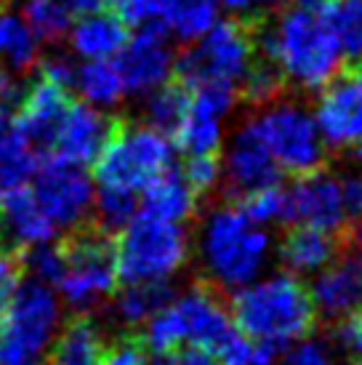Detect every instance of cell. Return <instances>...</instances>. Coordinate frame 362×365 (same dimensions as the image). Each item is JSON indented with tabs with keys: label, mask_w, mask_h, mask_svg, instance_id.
I'll return each instance as SVG.
<instances>
[{
	"label": "cell",
	"mask_w": 362,
	"mask_h": 365,
	"mask_svg": "<svg viewBox=\"0 0 362 365\" xmlns=\"http://www.w3.org/2000/svg\"><path fill=\"white\" fill-rule=\"evenodd\" d=\"M256 46L277 64L285 83L296 88L314 91L341 72L343 51L322 11L293 6L274 21L259 16Z\"/></svg>",
	"instance_id": "cell-1"
},
{
	"label": "cell",
	"mask_w": 362,
	"mask_h": 365,
	"mask_svg": "<svg viewBox=\"0 0 362 365\" xmlns=\"http://www.w3.org/2000/svg\"><path fill=\"white\" fill-rule=\"evenodd\" d=\"M232 294V320L253 341L285 349L312 334V296L296 274L264 272Z\"/></svg>",
	"instance_id": "cell-2"
},
{
	"label": "cell",
	"mask_w": 362,
	"mask_h": 365,
	"mask_svg": "<svg viewBox=\"0 0 362 365\" xmlns=\"http://www.w3.org/2000/svg\"><path fill=\"white\" fill-rule=\"evenodd\" d=\"M272 254L269 230L251 222L237 205H219L202 219L197 235L200 267L224 291H237L267 272Z\"/></svg>",
	"instance_id": "cell-3"
},
{
	"label": "cell",
	"mask_w": 362,
	"mask_h": 365,
	"mask_svg": "<svg viewBox=\"0 0 362 365\" xmlns=\"http://www.w3.org/2000/svg\"><path fill=\"white\" fill-rule=\"evenodd\" d=\"M144 325L141 341L152 357H168L179 349H205L213 355L216 346L234 331L229 309L202 285L173 294L171 302Z\"/></svg>",
	"instance_id": "cell-4"
},
{
	"label": "cell",
	"mask_w": 362,
	"mask_h": 365,
	"mask_svg": "<svg viewBox=\"0 0 362 365\" xmlns=\"http://www.w3.org/2000/svg\"><path fill=\"white\" fill-rule=\"evenodd\" d=\"M190 259L184 224L165 222L136 211L115 240V264L120 283H168Z\"/></svg>",
	"instance_id": "cell-5"
},
{
	"label": "cell",
	"mask_w": 362,
	"mask_h": 365,
	"mask_svg": "<svg viewBox=\"0 0 362 365\" xmlns=\"http://www.w3.org/2000/svg\"><path fill=\"white\" fill-rule=\"evenodd\" d=\"M64 259V277L59 280L61 296L67 304L88 312L118 291V264H115V240L93 219L70 227L56 243Z\"/></svg>",
	"instance_id": "cell-6"
},
{
	"label": "cell",
	"mask_w": 362,
	"mask_h": 365,
	"mask_svg": "<svg viewBox=\"0 0 362 365\" xmlns=\"http://www.w3.org/2000/svg\"><path fill=\"white\" fill-rule=\"evenodd\" d=\"M256 30L259 16L216 21L202 38H197V46L187 48L176 59V81L190 91L205 83L234 86L240 91L242 78L256 56Z\"/></svg>",
	"instance_id": "cell-7"
},
{
	"label": "cell",
	"mask_w": 362,
	"mask_h": 365,
	"mask_svg": "<svg viewBox=\"0 0 362 365\" xmlns=\"http://www.w3.org/2000/svg\"><path fill=\"white\" fill-rule=\"evenodd\" d=\"M171 163L173 142L165 133L120 120L115 136L93 163V176L99 187L139 195L147 184L168 171Z\"/></svg>",
	"instance_id": "cell-8"
},
{
	"label": "cell",
	"mask_w": 362,
	"mask_h": 365,
	"mask_svg": "<svg viewBox=\"0 0 362 365\" xmlns=\"http://www.w3.org/2000/svg\"><path fill=\"white\" fill-rule=\"evenodd\" d=\"M251 125L282 173L301 176L322 168L328 147L317 131L314 115L304 104L280 99L267 102L262 104V112L253 118Z\"/></svg>",
	"instance_id": "cell-9"
},
{
	"label": "cell",
	"mask_w": 362,
	"mask_h": 365,
	"mask_svg": "<svg viewBox=\"0 0 362 365\" xmlns=\"http://www.w3.org/2000/svg\"><path fill=\"white\" fill-rule=\"evenodd\" d=\"M32 195L53 227L70 230L86 222L93 208V182L83 165L51 155L35 171Z\"/></svg>",
	"instance_id": "cell-10"
},
{
	"label": "cell",
	"mask_w": 362,
	"mask_h": 365,
	"mask_svg": "<svg viewBox=\"0 0 362 365\" xmlns=\"http://www.w3.org/2000/svg\"><path fill=\"white\" fill-rule=\"evenodd\" d=\"M314 123L325 147L357 153L362 150V72H336L322 86Z\"/></svg>",
	"instance_id": "cell-11"
},
{
	"label": "cell",
	"mask_w": 362,
	"mask_h": 365,
	"mask_svg": "<svg viewBox=\"0 0 362 365\" xmlns=\"http://www.w3.org/2000/svg\"><path fill=\"white\" fill-rule=\"evenodd\" d=\"M285 222H291L293 227L322 230L328 235L343 230L349 213L338 176L322 168L296 176V182L285 190Z\"/></svg>",
	"instance_id": "cell-12"
},
{
	"label": "cell",
	"mask_w": 362,
	"mask_h": 365,
	"mask_svg": "<svg viewBox=\"0 0 362 365\" xmlns=\"http://www.w3.org/2000/svg\"><path fill=\"white\" fill-rule=\"evenodd\" d=\"M56 317H59V309H56L48 285L21 280L11 299L3 328H0V344L38 360L53 325H56Z\"/></svg>",
	"instance_id": "cell-13"
},
{
	"label": "cell",
	"mask_w": 362,
	"mask_h": 365,
	"mask_svg": "<svg viewBox=\"0 0 362 365\" xmlns=\"http://www.w3.org/2000/svg\"><path fill=\"white\" fill-rule=\"evenodd\" d=\"M70 104V88H61L59 83L48 81L43 75H35L27 83V93L14 112V125L19 131L21 142L41 158V163L53 153V139Z\"/></svg>",
	"instance_id": "cell-14"
},
{
	"label": "cell",
	"mask_w": 362,
	"mask_h": 365,
	"mask_svg": "<svg viewBox=\"0 0 362 365\" xmlns=\"http://www.w3.org/2000/svg\"><path fill=\"white\" fill-rule=\"evenodd\" d=\"M173 56L168 46V30L162 21H150L128 38L120 48L115 67L120 72L123 88L128 93H150L173 75Z\"/></svg>",
	"instance_id": "cell-15"
},
{
	"label": "cell",
	"mask_w": 362,
	"mask_h": 365,
	"mask_svg": "<svg viewBox=\"0 0 362 365\" xmlns=\"http://www.w3.org/2000/svg\"><path fill=\"white\" fill-rule=\"evenodd\" d=\"M123 118L107 115V112L96 110L90 104L75 102L67 107L61 125L53 139V153L56 158L75 165H93L96 158L101 155V150L107 147Z\"/></svg>",
	"instance_id": "cell-16"
},
{
	"label": "cell",
	"mask_w": 362,
	"mask_h": 365,
	"mask_svg": "<svg viewBox=\"0 0 362 365\" xmlns=\"http://www.w3.org/2000/svg\"><path fill=\"white\" fill-rule=\"evenodd\" d=\"M282 171L272 160L269 150L262 144L259 133L253 131L251 120L242 123L234 136L227 144V153L222 158V179L232 195L253 192L269 184H280Z\"/></svg>",
	"instance_id": "cell-17"
},
{
	"label": "cell",
	"mask_w": 362,
	"mask_h": 365,
	"mask_svg": "<svg viewBox=\"0 0 362 365\" xmlns=\"http://www.w3.org/2000/svg\"><path fill=\"white\" fill-rule=\"evenodd\" d=\"M314 314L331 323H343L362 309V254L333 259L312 277L309 285Z\"/></svg>",
	"instance_id": "cell-18"
},
{
	"label": "cell",
	"mask_w": 362,
	"mask_h": 365,
	"mask_svg": "<svg viewBox=\"0 0 362 365\" xmlns=\"http://www.w3.org/2000/svg\"><path fill=\"white\" fill-rule=\"evenodd\" d=\"M53 235V222L43 211L27 184L3 190L0 200V254L27 251Z\"/></svg>",
	"instance_id": "cell-19"
},
{
	"label": "cell",
	"mask_w": 362,
	"mask_h": 365,
	"mask_svg": "<svg viewBox=\"0 0 362 365\" xmlns=\"http://www.w3.org/2000/svg\"><path fill=\"white\" fill-rule=\"evenodd\" d=\"M285 272L296 277H314L336 259V237L312 227H293L277 248Z\"/></svg>",
	"instance_id": "cell-20"
},
{
	"label": "cell",
	"mask_w": 362,
	"mask_h": 365,
	"mask_svg": "<svg viewBox=\"0 0 362 365\" xmlns=\"http://www.w3.org/2000/svg\"><path fill=\"white\" fill-rule=\"evenodd\" d=\"M104 339L88 312L72 314L59 331L43 365H101Z\"/></svg>",
	"instance_id": "cell-21"
},
{
	"label": "cell",
	"mask_w": 362,
	"mask_h": 365,
	"mask_svg": "<svg viewBox=\"0 0 362 365\" xmlns=\"http://www.w3.org/2000/svg\"><path fill=\"white\" fill-rule=\"evenodd\" d=\"M197 197L200 195L192 190L187 179L181 176V171L168 168L160 173L155 182H150L141 190V211L165 219V222L184 224L187 219L195 216L197 211Z\"/></svg>",
	"instance_id": "cell-22"
},
{
	"label": "cell",
	"mask_w": 362,
	"mask_h": 365,
	"mask_svg": "<svg viewBox=\"0 0 362 365\" xmlns=\"http://www.w3.org/2000/svg\"><path fill=\"white\" fill-rule=\"evenodd\" d=\"M70 43L86 59H110L118 56L128 43V27L115 14L99 11L90 16H81L78 27L70 35Z\"/></svg>",
	"instance_id": "cell-23"
},
{
	"label": "cell",
	"mask_w": 362,
	"mask_h": 365,
	"mask_svg": "<svg viewBox=\"0 0 362 365\" xmlns=\"http://www.w3.org/2000/svg\"><path fill=\"white\" fill-rule=\"evenodd\" d=\"M173 142L184 155H216L224 142V118L192 102Z\"/></svg>",
	"instance_id": "cell-24"
},
{
	"label": "cell",
	"mask_w": 362,
	"mask_h": 365,
	"mask_svg": "<svg viewBox=\"0 0 362 365\" xmlns=\"http://www.w3.org/2000/svg\"><path fill=\"white\" fill-rule=\"evenodd\" d=\"M216 0H160V21L179 41H197L216 24Z\"/></svg>",
	"instance_id": "cell-25"
},
{
	"label": "cell",
	"mask_w": 362,
	"mask_h": 365,
	"mask_svg": "<svg viewBox=\"0 0 362 365\" xmlns=\"http://www.w3.org/2000/svg\"><path fill=\"white\" fill-rule=\"evenodd\" d=\"M187 110H190V88L181 86L179 81H165L147 96L144 120H147L150 128L173 139L176 131H179L181 120L187 118Z\"/></svg>",
	"instance_id": "cell-26"
},
{
	"label": "cell",
	"mask_w": 362,
	"mask_h": 365,
	"mask_svg": "<svg viewBox=\"0 0 362 365\" xmlns=\"http://www.w3.org/2000/svg\"><path fill=\"white\" fill-rule=\"evenodd\" d=\"M171 283H125V288L118 294L115 312L120 317V323L144 325L171 302Z\"/></svg>",
	"instance_id": "cell-27"
},
{
	"label": "cell",
	"mask_w": 362,
	"mask_h": 365,
	"mask_svg": "<svg viewBox=\"0 0 362 365\" xmlns=\"http://www.w3.org/2000/svg\"><path fill=\"white\" fill-rule=\"evenodd\" d=\"M75 86L88 102L101 107L118 104L125 93L120 72L110 59H88V64H81V70H75Z\"/></svg>",
	"instance_id": "cell-28"
},
{
	"label": "cell",
	"mask_w": 362,
	"mask_h": 365,
	"mask_svg": "<svg viewBox=\"0 0 362 365\" xmlns=\"http://www.w3.org/2000/svg\"><path fill=\"white\" fill-rule=\"evenodd\" d=\"M0 56H6L9 67L19 75H27L38 67V41L30 27L11 16L9 11L0 14Z\"/></svg>",
	"instance_id": "cell-29"
},
{
	"label": "cell",
	"mask_w": 362,
	"mask_h": 365,
	"mask_svg": "<svg viewBox=\"0 0 362 365\" xmlns=\"http://www.w3.org/2000/svg\"><path fill=\"white\" fill-rule=\"evenodd\" d=\"M322 16L341 51L352 59H362V0H331L322 9Z\"/></svg>",
	"instance_id": "cell-30"
},
{
	"label": "cell",
	"mask_w": 362,
	"mask_h": 365,
	"mask_svg": "<svg viewBox=\"0 0 362 365\" xmlns=\"http://www.w3.org/2000/svg\"><path fill=\"white\" fill-rule=\"evenodd\" d=\"M136 211H139V195L112 190V187H99V192L93 195L90 219L99 224L104 232L115 235L131 222Z\"/></svg>",
	"instance_id": "cell-31"
},
{
	"label": "cell",
	"mask_w": 362,
	"mask_h": 365,
	"mask_svg": "<svg viewBox=\"0 0 362 365\" xmlns=\"http://www.w3.org/2000/svg\"><path fill=\"white\" fill-rule=\"evenodd\" d=\"M27 27L41 43H59L70 32V14L59 0H27L24 3Z\"/></svg>",
	"instance_id": "cell-32"
},
{
	"label": "cell",
	"mask_w": 362,
	"mask_h": 365,
	"mask_svg": "<svg viewBox=\"0 0 362 365\" xmlns=\"http://www.w3.org/2000/svg\"><path fill=\"white\" fill-rule=\"evenodd\" d=\"M237 208L251 222L269 230L272 224L285 222V190H282L280 184H269V187H262V190H253V192L242 195Z\"/></svg>",
	"instance_id": "cell-33"
},
{
	"label": "cell",
	"mask_w": 362,
	"mask_h": 365,
	"mask_svg": "<svg viewBox=\"0 0 362 365\" xmlns=\"http://www.w3.org/2000/svg\"><path fill=\"white\" fill-rule=\"evenodd\" d=\"M38 165H41V158L32 153L19 136V142L0 158V190H11V187L27 184L35 176Z\"/></svg>",
	"instance_id": "cell-34"
},
{
	"label": "cell",
	"mask_w": 362,
	"mask_h": 365,
	"mask_svg": "<svg viewBox=\"0 0 362 365\" xmlns=\"http://www.w3.org/2000/svg\"><path fill=\"white\" fill-rule=\"evenodd\" d=\"M280 365H341V357L333 349L331 341L304 336V339L285 346Z\"/></svg>",
	"instance_id": "cell-35"
},
{
	"label": "cell",
	"mask_w": 362,
	"mask_h": 365,
	"mask_svg": "<svg viewBox=\"0 0 362 365\" xmlns=\"http://www.w3.org/2000/svg\"><path fill=\"white\" fill-rule=\"evenodd\" d=\"M181 176L187 179L197 195H208L222 182V158L216 155H187V163L181 168Z\"/></svg>",
	"instance_id": "cell-36"
},
{
	"label": "cell",
	"mask_w": 362,
	"mask_h": 365,
	"mask_svg": "<svg viewBox=\"0 0 362 365\" xmlns=\"http://www.w3.org/2000/svg\"><path fill=\"white\" fill-rule=\"evenodd\" d=\"M24 254H27V251H9V254H0V328H3L6 314H9L11 299H14V294H16L19 283L24 280V269H27Z\"/></svg>",
	"instance_id": "cell-37"
},
{
	"label": "cell",
	"mask_w": 362,
	"mask_h": 365,
	"mask_svg": "<svg viewBox=\"0 0 362 365\" xmlns=\"http://www.w3.org/2000/svg\"><path fill=\"white\" fill-rule=\"evenodd\" d=\"M24 262H27V267L35 269L38 280H43V283L59 285V280L64 277V259L59 256L56 245H32L24 254Z\"/></svg>",
	"instance_id": "cell-38"
},
{
	"label": "cell",
	"mask_w": 362,
	"mask_h": 365,
	"mask_svg": "<svg viewBox=\"0 0 362 365\" xmlns=\"http://www.w3.org/2000/svg\"><path fill=\"white\" fill-rule=\"evenodd\" d=\"M349 219H362V150L349 153V163L338 176Z\"/></svg>",
	"instance_id": "cell-39"
},
{
	"label": "cell",
	"mask_w": 362,
	"mask_h": 365,
	"mask_svg": "<svg viewBox=\"0 0 362 365\" xmlns=\"http://www.w3.org/2000/svg\"><path fill=\"white\" fill-rule=\"evenodd\" d=\"M101 365H152V355L136 336H123L115 344L104 346Z\"/></svg>",
	"instance_id": "cell-40"
},
{
	"label": "cell",
	"mask_w": 362,
	"mask_h": 365,
	"mask_svg": "<svg viewBox=\"0 0 362 365\" xmlns=\"http://www.w3.org/2000/svg\"><path fill=\"white\" fill-rule=\"evenodd\" d=\"M110 6L125 27H144L160 19V0H110Z\"/></svg>",
	"instance_id": "cell-41"
},
{
	"label": "cell",
	"mask_w": 362,
	"mask_h": 365,
	"mask_svg": "<svg viewBox=\"0 0 362 365\" xmlns=\"http://www.w3.org/2000/svg\"><path fill=\"white\" fill-rule=\"evenodd\" d=\"M162 365H219V363L205 349H179L173 355L162 357Z\"/></svg>",
	"instance_id": "cell-42"
},
{
	"label": "cell",
	"mask_w": 362,
	"mask_h": 365,
	"mask_svg": "<svg viewBox=\"0 0 362 365\" xmlns=\"http://www.w3.org/2000/svg\"><path fill=\"white\" fill-rule=\"evenodd\" d=\"M341 344H346V349H352V352H357L362 357V309L354 312L349 320H343Z\"/></svg>",
	"instance_id": "cell-43"
},
{
	"label": "cell",
	"mask_w": 362,
	"mask_h": 365,
	"mask_svg": "<svg viewBox=\"0 0 362 365\" xmlns=\"http://www.w3.org/2000/svg\"><path fill=\"white\" fill-rule=\"evenodd\" d=\"M16 142H19V131L14 125V112L0 110V158L9 153Z\"/></svg>",
	"instance_id": "cell-44"
},
{
	"label": "cell",
	"mask_w": 362,
	"mask_h": 365,
	"mask_svg": "<svg viewBox=\"0 0 362 365\" xmlns=\"http://www.w3.org/2000/svg\"><path fill=\"white\" fill-rule=\"evenodd\" d=\"M61 6L67 9L70 16H90V14H99L110 6V0H59Z\"/></svg>",
	"instance_id": "cell-45"
},
{
	"label": "cell",
	"mask_w": 362,
	"mask_h": 365,
	"mask_svg": "<svg viewBox=\"0 0 362 365\" xmlns=\"http://www.w3.org/2000/svg\"><path fill=\"white\" fill-rule=\"evenodd\" d=\"M222 6H227V9H232V11H248L251 6H256L259 0H219Z\"/></svg>",
	"instance_id": "cell-46"
},
{
	"label": "cell",
	"mask_w": 362,
	"mask_h": 365,
	"mask_svg": "<svg viewBox=\"0 0 362 365\" xmlns=\"http://www.w3.org/2000/svg\"><path fill=\"white\" fill-rule=\"evenodd\" d=\"M328 3L331 0H296V6H304V9H312V11H322Z\"/></svg>",
	"instance_id": "cell-47"
},
{
	"label": "cell",
	"mask_w": 362,
	"mask_h": 365,
	"mask_svg": "<svg viewBox=\"0 0 362 365\" xmlns=\"http://www.w3.org/2000/svg\"><path fill=\"white\" fill-rule=\"evenodd\" d=\"M354 222H357V227H354V237H352V240H354V245H357V251H360V254H362V219H354Z\"/></svg>",
	"instance_id": "cell-48"
},
{
	"label": "cell",
	"mask_w": 362,
	"mask_h": 365,
	"mask_svg": "<svg viewBox=\"0 0 362 365\" xmlns=\"http://www.w3.org/2000/svg\"><path fill=\"white\" fill-rule=\"evenodd\" d=\"M0 200H3V190H0Z\"/></svg>",
	"instance_id": "cell-49"
},
{
	"label": "cell",
	"mask_w": 362,
	"mask_h": 365,
	"mask_svg": "<svg viewBox=\"0 0 362 365\" xmlns=\"http://www.w3.org/2000/svg\"><path fill=\"white\" fill-rule=\"evenodd\" d=\"M360 72H362V59H360Z\"/></svg>",
	"instance_id": "cell-50"
},
{
	"label": "cell",
	"mask_w": 362,
	"mask_h": 365,
	"mask_svg": "<svg viewBox=\"0 0 362 365\" xmlns=\"http://www.w3.org/2000/svg\"><path fill=\"white\" fill-rule=\"evenodd\" d=\"M357 365H362V357H360V363H357Z\"/></svg>",
	"instance_id": "cell-51"
}]
</instances>
